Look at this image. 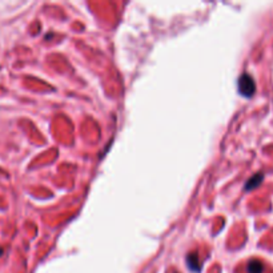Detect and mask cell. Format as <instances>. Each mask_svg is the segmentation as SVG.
I'll return each mask as SVG.
<instances>
[{"label": "cell", "mask_w": 273, "mask_h": 273, "mask_svg": "<svg viewBox=\"0 0 273 273\" xmlns=\"http://www.w3.org/2000/svg\"><path fill=\"white\" fill-rule=\"evenodd\" d=\"M264 180V173H256L255 176H252V178L246 182L245 184V191H252V189H255L257 188L263 182Z\"/></svg>", "instance_id": "cell-2"}, {"label": "cell", "mask_w": 273, "mask_h": 273, "mask_svg": "<svg viewBox=\"0 0 273 273\" xmlns=\"http://www.w3.org/2000/svg\"><path fill=\"white\" fill-rule=\"evenodd\" d=\"M187 264L189 267L191 271L193 272H200V261H199V257L196 253H191V255H188L187 257Z\"/></svg>", "instance_id": "cell-4"}, {"label": "cell", "mask_w": 273, "mask_h": 273, "mask_svg": "<svg viewBox=\"0 0 273 273\" xmlns=\"http://www.w3.org/2000/svg\"><path fill=\"white\" fill-rule=\"evenodd\" d=\"M246 272L248 273H263L264 272V265L259 260H250L246 265Z\"/></svg>", "instance_id": "cell-3"}, {"label": "cell", "mask_w": 273, "mask_h": 273, "mask_svg": "<svg viewBox=\"0 0 273 273\" xmlns=\"http://www.w3.org/2000/svg\"><path fill=\"white\" fill-rule=\"evenodd\" d=\"M239 92L245 97H250L256 92L255 80L248 73H244L239 79Z\"/></svg>", "instance_id": "cell-1"}]
</instances>
